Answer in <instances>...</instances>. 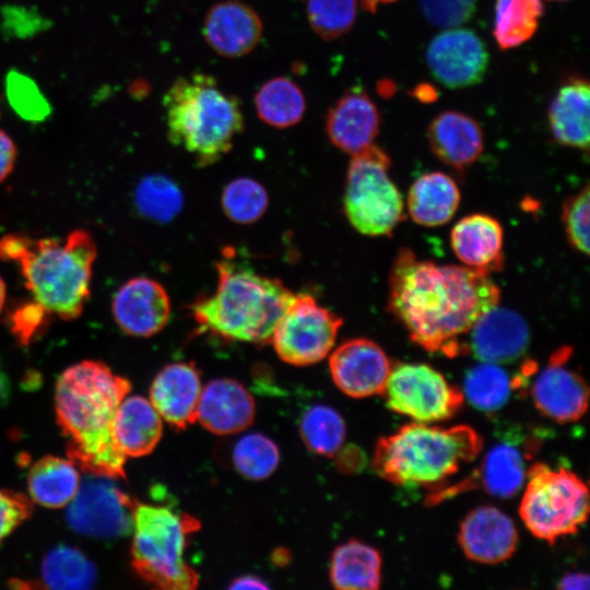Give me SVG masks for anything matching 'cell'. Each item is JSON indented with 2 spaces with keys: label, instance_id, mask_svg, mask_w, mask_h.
<instances>
[{
  "label": "cell",
  "instance_id": "13",
  "mask_svg": "<svg viewBox=\"0 0 590 590\" xmlns=\"http://www.w3.org/2000/svg\"><path fill=\"white\" fill-rule=\"evenodd\" d=\"M488 59L481 37L467 28H447L429 42L425 51L430 73L449 88L468 87L481 82Z\"/></svg>",
  "mask_w": 590,
  "mask_h": 590
},
{
  "label": "cell",
  "instance_id": "32",
  "mask_svg": "<svg viewBox=\"0 0 590 590\" xmlns=\"http://www.w3.org/2000/svg\"><path fill=\"white\" fill-rule=\"evenodd\" d=\"M258 117L275 128H288L300 121L306 101L300 87L286 76H276L260 86L255 95Z\"/></svg>",
  "mask_w": 590,
  "mask_h": 590
},
{
  "label": "cell",
  "instance_id": "3",
  "mask_svg": "<svg viewBox=\"0 0 590 590\" xmlns=\"http://www.w3.org/2000/svg\"><path fill=\"white\" fill-rule=\"evenodd\" d=\"M96 255V245L84 229L63 238L23 234L0 238V261L15 262L34 299L67 321L78 319L90 298Z\"/></svg>",
  "mask_w": 590,
  "mask_h": 590
},
{
  "label": "cell",
  "instance_id": "50",
  "mask_svg": "<svg viewBox=\"0 0 590 590\" xmlns=\"http://www.w3.org/2000/svg\"><path fill=\"white\" fill-rule=\"evenodd\" d=\"M393 1H396V0H361L364 8L367 9L368 11H371V12H374L376 10L378 4L393 2Z\"/></svg>",
  "mask_w": 590,
  "mask_h": 590
},
{
  "label": "cell",
  "instance_id": "42",
  "mask_svg": "<svg viewBox=\"0 0 590 590\" xmlns=\"http://www.w3.org/2000/svg\"><path fill=\"white\" fill-rule=\"evenodd\" d=\"M589 186L586 185L563 204L562 219L568 241L574 249L589 253Z\"/></svg>",
  "mask_w": 590,
  "mask_h": 590
},
{
  "label": "cell",
  "instance_id": "24",
  "mask_svg": "<svg viewBox=\"0 0 590 590\" xmlns=\"http://www.w3.org/2000/svg\"><path fill=\"white\" fill-rule=\"evenodd\" d=\"M427 139L435 156L457 169L473 164L484 146L483 132L477 121L456 110L438 114L427 128Z\"/></svg>",
  "mask_w": 590,
  "mask_h": 590
},
{
  "label": "cell",
  "instance_id": "18",
  "mask_svg": "<svg viewBox=\"0 0 590 590\" xmlns=\"http://www.w3.org/2000/svg\"><path fill=\"white\" fill-rule=\"evenodd\" d=\"M458 541L468 558L493 565L512 556L518 534L506 514L493 506H482L463 519Z\"/></svg>",
  "mask_w": 590,
  "mask_h": 590
},
{
  "label": "cell",
  "instance_id": "28",
  "mask_svg": "<svg viewBox=\"0 0 590 590\" xmlns=\"http://www.w3.org/2000/svg\"><path fill=\"white\" fill-rule=\"evenodd\" d=\"M527 476L524 456L510 441H504L492 447L484 457L475 476L469 479L460 487L479 485L486 493L508 498L515 496L524 484Z\"/></svg>",
  "mask_w": 590,
  "mask_h": 590
},
{
  "label": "cell",
  "instance_id": "22",
  "mask_svg": "<svg viewBox=\"0 0 590 590\" xmlns=\"http://www.w3.org/2000/svg\"><path fill=\"white\" fill-rule=\"evenodd\" d=\"M255 417V401L237 380L221 378L202 387L197 421L216 435H231L246 429Z\"/></svg>",
  "mask_w": 590,
  "mask_h": 590
},
{
  "label": "cell",
  "instance_id": "46",
  "mask_svg": "<svg viewBox=\"0 0 590 590\" xmlns=\"http://www.w3.org/2000/svg\"><path fill=\"white\" fill-rule=\"evenodd\" d=\"M16 146L4 131L0 130V182L12 172L16 160Z\"/></svg>",
  "mask_w": 590,
  "mask_h": 590
},
{
  "label": "cell",
  "instance_id": "19",
  "mask_svg": "<svg viewBox=\"0 0 590 590\" xmlns=\"http://www.w3.org/2000/svg\"><path fill=\"white\" fill-rule=\"evenodd\" d=\"M202 391L199 370L193 363L166 365L153 379L150 401L162 420L182 429L197 421Z\"/></svg>",
  "mask_w": 590,
  "mask_h": 590
},
{
  "label": "cell",
  "instance_id": "20",
  "mask_svg": "<svg viewBox=\"0 0 590 590\" xmlns=\"http://www.w3.org/2000/svg\"><path fill=\"white\" fill-rule=\"evenodd\" d=\"M380 127L378 107L362 90L345 92L329 109L326 131L333 145L354 154L373 144Z\"/></svg>",
  "mask_w": 590,
  "mask_h": 590
},
{
  "label": "cell",
  "instance_id": "27",
  "mask_svg": "<svg viewBox=\"0 0 590 590\" xmlns=\"http://www.w3.org/2000/svg\"><path fill=\"white\" fill-rule=\"evenodd\" d=\"M460 203V191L451 177L440 172L418 177L408 194V210L412 220L423 226L446 224Z\"/></svg>",
  "mask_w": 590,
  "mask_h": 590
},
{
  "label": "cell",
  "instance_id": "5",
  "mask_svg": "<svg viewBox=\"0 0 590 590\" xmlns=\"http://www.w3.org/2000/svg\"><path fill=\"white\" fill-rule=\"evenodd\" d=\"M482 447V437L468 425L445 428L416 422L380 438L371 464L394 485L440 489Z\"/></svg>",
  "mask_w": 590,
  "mask_h": 590
},
{
  "label": "cell",
  "instance_id": "40",
  "mask_svg": "<svg viewBox=\"0 0 590 590\" xmlns=\"http://www.w3.org/2000/svg\"><path fill=\"white\" fill-rule=\"evenodd\" d=\"M5 92L11 107L25 120L43 121L51 113L48 99L36 83L16 70L7 74Z\"/></svg>",
  "mask_w": 590,
  "mask_h": 590
},
{
  "label": "cell",
  "instance_id": "10",
  "mask_svg": "<svg viewBox=\"0 0 590 590\" xmlns=\"http://www.w3.org/2000/svg\"><path fill=\"white\" fill-rule=\"evenodd\" d=\"M342 322L341 317L318 304L312 295L295 293L270 343L283 362L312 365L330 354Z\"/></svg>",
  "mask_w": 590,
  "mask_h": 590
},
{
  "label": "cell",
  "instance_id": "21",
  "mask_svg": "<svg viewBox=\"0 0 590 590\" xmlns=\"http://www.w3.org/2000/svg\"><path fill=\"white\" fill-rule=\"evenodd\" d=\"M206 43L221 56L238 58L250 52L262 35L259 15L247 4L225 0L211 7L204 19Z\"/></svg>",
  "mask_w": 590,
  "mask_h": 590
},
{
  "label": "cell",
  "instance_id": "49",
  "mask_svg": "<svg viewBox=\"0 0 590 590\" xmlns=\"http://www.w3.org/2000/svg\"><path fill=\"white\" fill-rule=\"evenodd\" d=\"M9 393H10L9 379L3 370V367L0 361V406L3 405L4 402L8 400Z\"/></svg>",
  "mask_w": 590,
  "mask_h": 590
},
{
  "label": "cell",
  "instance_id": "15",
  "mask_svg": "<svg viewBox=\"0 0 590 590\" xmlns=\"http://www.w3.org/2000/svg\"><path fill=\"white\" fill-rule=\"evenodd\" d=\"M118 327L138 338H149L162 331L170 318V300L157 281L138 276L123 283L111 303Z\"/></svg>",
  "mask_w": 590,
  "mask_h": 590
},
{
  "label": "cell",
  "instance_id": "36",
  "mask_svg": "<svg viewBox=\"0 0 590 590\" xmlns=\"http://www.w3.org/2000/svg\"><path fill=\"white\" fill-rule=\"evenodd\" d=\"M134 203L143 216L155 222L166 223L180 212L184 196L170 178L154 174L144 177L138 184Z\"/></svg>",
  "mask_w": 590,
  "mask_h": 590
},
{
  "label": "cell",
  "instance_id": "41",
  "mask_svg": "<svg viewBox=\"0 0 590 590\" xmlns=\"http://www.w3.org/2000/svg\"><path fill=\"white\" fill-rule=\"evenodd\" d=\"M52 312L43 304L24 300L8 311L7 324L21 346H28L48 329Z\"/></svg>",
  "mask_w": 590,
  "mask_h": 590
},
{
  "label": "cell",
  "instance_id": "38",
  "mask_svg": "<svg viewBox=\"0 0 590 590\" xmlns=\"http://www.w3.org/2000/svg\"><path fill=\"white\" fill-rule=\"evenodd\" d=\"M264 187L251 178H236L228 182L222 193V208L226 216L238 224L259 220L268 208Z\"/></svg>",
  "mask_w": 590,
  "mask_h": 590
},
{
  "label": "cell",
  "instance_id": "16",
  "mask_svg": "<svg viewBox=\"0 0 590 590\" xmlns=\"http://www.w3.org/2000/svg\"><path fill=\"white\" fill-rule=\"evenodd\" d=\"M569 356L567 347L554 354L531 388L536 409L557 423L576 422L588 409L589 392L585 380L565 366Z\"/></svg>",
  "mask_w": 590,
  "mask_h": 590
},
{
  "label": "cell",
  "instance_id": "37",
  "mask_svg": "<svg viewBox=\"0 0 590 590\" xmlns=\"http://www.w3.org/2000/svg\"><path fill=\"white\" fill-rule=\"evenodd\" d=\"M280 452L275 442L261 433L243 435L233 448L235 469L246 479L263 480L278 468Z\"/></svg>",
  "mask_w": 590,
  "mask_h": 590
},
{
  "label": "cell",
  "instance_id": "29",
  "mask_svg": "<svg viewBox=\"0 0 590 590\" xmlns=\"http://www.w3.org/2000/svg\"><path fill=\"white\" fill-rule=\"evenodd\" d=\"M330 581L340 590H375L381 581V556L374 547L350 540L332 553Z\"/></svg>",
  "mask_w": 590,
  "mask_h": 590
},
{
  "label": "cell",
  "instance_id": "47",
  "mask_svg": "<svg viewBox=\"0 0 590 590\" xmlns=\"http://www.w3.org/2000/svg\"><path fill=\"white\" fill-rule=\"evenodd\" d=\"M559 589H589V577L583 573H571L566 575L558 585Z\"/></svg>",
  "mask_w": 590,
  "mask_h": 590
},
{
  "label": "cell",
  "instance_id": "25",
  "mask_svg": "<svg viewBox=\"0 0 590 590\" xmlns=\"http://www.w3.org/2000/svg\"><path fill=\"white\" fill-rule=\"evenodd\" d=\"M162 430V417L149 399L127 394L121 400L113 421V437L125 457L150 453L158 444Z\"/></svg>",
  "mask_w": 590,
  "mask_h": 590
},
{
  "label": "cell",
  "instance_id": "9",
  "mask_svg": "<svg viewBox=\"0 0 590 590\" xmlns=\"http://www.w3.org/2000/svg\"><path fill=\"white\" fill-rule=\"evenodd\" d=\"M391 161L375 144L352 154L349 164L344 212L361 234L388 236L403 219L402 196L389 176Z\"/></svg>",
  "mask_w": 590,
  "mask_h": 590
},
{
  "label": "cell",
  "instance_id": "33",
  "mask_svg": "<svg viewBox=\"0 0 590 590\" xmlns=\"http://www.w3.org/2000/svg\"><path fill=\"white\" fill-rule=\"evenodd\" d=\"M543 12L542 0H496L493 35L498 47L511 49L529 40Z\"/></svg>",
  "mask_w": 590,
  "mask_h": 590
},
{
  "label": "cell",
  "instance_id": "48",
  "mask_svg": "<svg viewBox=\"0 0 590 590\" xmlns=\"http://www.w3.org/2000/svg\"><path fill=\"white\" fill-rule=\"evenodd\" d=\"M232 589H266L268 585L260 578L255 576H244L234 580L231 583Z\"/></svg>",
  "mask_w": 590,
  "mask_h": 590
},
{
  "label": "cell",
  "instance_id": "4",
  "mask_svg": "<svg viewBox=\"0 0 590 590\" xmlns=\"http://www.w3.org/2000/svg\"><path fill=\"white\" fill-rule=\"evenodd\" d=\"M216 270L214 293L190 305L199 329L228 341L270 343L295 293L280 280L259 274L231 256L224 255Z\"/></svg>",
  "mask_w": 590,
  "mask_h": 590
},
{
  "label": "cell",
  "instance_id": "45",
  "mask_svg": "<svg viewBox=\"0 0 590 590\" xmlns=\"http://www.w3.org/2000/svg\"><path fill=\"white\" fill-rule=\"evenodd\" d=\"M42 17L36 13H31L30 11L15 8V7H5L3 11V22L5 31H12L16 36H26L32 35L34 32L40 28V25L45 23L42 22Z\"/></svg>",
  "mask_w": 590,
  "mask_h": 590
},
{
  "label": "cell",
  "instance_id": "8",
  "mask_svg": "<svg viewBox=\"0 0 590 590\" xmlns=\"http://www.w3.org/2000/svg\"><path fill=\"white\" fill-rule=\"evenodd\" d=\"M528 483L519 515L527 529L550 544L575 534L589 514V491L574 472L534 463L527 471Z\"/></svg>",
  "mask_w": 590,
  "mask_h": 590
},
{
  "label": "cell",
  "instance_id": "26",
  "mask_svg": "<svg viewBox=\"0 0 590 590\" xmlns=\"http://www.w3.org/2000/svg\"><path fill=\"white\" fill-rule=\"evenodd\" d=\"M589 82L571 78L563 84L548 108V122L555 140L569 148L588 151L589 148Z\"/></svg>",
  "mask_w": 590,
  "mask_h": 590
},
{
  "label": "cell",
  "instance_id": "51",
  "mask_svg": "<svg viewBox=\"0 0 590 590\" xmlns=\"http://www.w3.org/2000/svg\"><path fill=\"white\" fill-rule=\"evenodd\" d=\"M5 295H7V287L4 281L0 276V314L3 309V305L5 302Z\"/></svg>",
  "mask_w": 590,
  "mask_h": 590
},
{
  "label": "cell",
  "instance_id": "11",
  "mask_svg": "<svg viewBox=\"0 0 590 590\" xmlns=\"http://www.w3.org/2000/svg\"><path fill=\"white\" fill-rule=\"evenodd\" d=\"M387 406L420 423L445 421L462 406L464 397L439 371L425 364L391 367L381 392Z\"/></svg>",
  "mask_w": 590,
  "mask_h": 590
},
{
  "label": "cell",
  "instance_id": "52",
  "mask_svg": "<svg viewBox=\"0 0 590 590\" xmlns=\"http://www.w3.org/2000/svg\"><path fill=\"white\" fill-rule=\"evenodd\" d=\"M552 1H559V2H562V1H566V0H552Z\"/></svg>",
  "mask_w": 590,
  "mask_h": 590
},
{
  "label": "cell",
  "instance_id": "31",
  "mask_svg": "<svg viewBox=\"0 0 590 590\" xmlns=\"http://www.w3.org/2000/svg\"><path fill=\"white\" fill-rule=\"evenodd\" d=\"M97 580L93 562L78 547L58 545L43 559L40 583L56 590L91 589Z\"/></svg>",
  "mask_w": 590,
  "mask_h": 590
},
{
  "label": "cell",
  "instance_id": "1",
  "mask_svg": "<svg viewBox=\"0 0 590 590\" xmlns=\"http://www.w3.org/2000/svg\"><path fill=\"white\" fill-rule=\"evenodd\" d=\"M500 291L489 274L461 266L418 260L400 249L389 276V310L425 351L459 354V338L498 305Z\"/></svg>",
  "mask_w": 590,
  "mask_h": 590
},
{
  "label": "cell",
  "instance_id": "35",
  "mask_svg": "<svg viewBox=\"0 0 590 590\" xmlns=\"http://www.w3.org/2000/svg\"><path fill=\"white\" fill-rule=\"evenodd\" d=\"M299 428L308 449L322 456L334 455L345 438L342 416L331 406L323 404L310 406L303 414Z\"/></svg>",
  "mask_w": 590,
  "mask_h": 590
},
{
  "label": "cell",
  "instance_id": "2",
  "mask_svg": "<svg viewBox=\"0 0 590 590\" xmlns=\"http://www.w3.org/2000/svg\"><path fill=\"white\" fill-rule=\"evenodd\" d=\"M131 389L98 361H83L63 370L56 382L55 408L70 459L88 474L125 477L126 457L113 437V421Z\"/></svg>",
  "mask_w": 590,
  "mask_h": 590
},
{
  "label": "cell",
  "instance_id": "23",
  "mask_svg": "<svg viewBox=\"0 0 590 590\" xmlns=\"http://www.w3.org/2000/svg\"><path fill=\"white\" fill-rule=\"evenodd\" d=\"M450 244L465 267L489 274L504 266L503 227L487 214L462 217L451 231Z\"/></svg>",
  "mask_w": 590,
  "mask_h": 590
},
{
  "label": "cell",
  "instance_id": "34",
  "mask_svg": "<svg viewBox=\"0 0 590 590\" xmlns=\"http://www.w3.org/2000/svg\"><path fill=\"white\" fill-rule=\"evenodd\" d=\"M514 380L498 364L482 362L468 370L463 397L476 409L492 412L507 403Z\"/></svg>",
  "mask_w": 590,
  "mask_h": 590
},
{
  "label": "cell",
  "instance_id": "39",
  "mask_svg": "<svg viewBox=\"0 0 590 590\" xmlns=\"http://www.w3.org/2000/svg\"><path fill=\"white\" fill-rule=\"evenodd\" d=\"M307 17L323 39H335L349 32L356 17V0H308Z\"/></svg>",
  "mask_w": 590,
  "mask_h": 590
},
{
  "label": "cell",
  "instance_id": "14",
  "mask_svg": "<svg viewBox=\"0 0 590 590\" xmlns=\"http://www.w3.org/2000/svg\"><path fill=\"white\" fill-rule=\"evenodd\" d=\"M330 353V374L343 393L352 398L381 394L392 365L377 343L364 338L351 339Z\"/></svg>",
  "mask_w": 590,
  "mask_h": 590
},
{
  "label": "cell",
  "instance_id": "43",
  "mask_svg": "<svg viewBox=\"0 0 590 590\" xmlns=\"http://www.w3.org/2000/svg\"><path fill=\"white\" fill-rule=\"evenodd\" d=\"M424 17L442 28L458 27L472 17L476 0H417Z\"/></svg>",
  "mask_w": 590,
  "mask_h": 590
},
{
  "label": "cell",
  "instance_id": "12",
  "mask_svg": "<svg viewBox=\"0 0 590 590\" xmlns=\"http://www.w3.org/2000/svg\"><path fill=\"white\" fill-rule=\"evenodd\" d=\"M115 477L90 474L68 504L66 518L76 533L95 539H117L132 531L135 503Z\"/></svg>",
  "mask_w": 590,
  "mask_h": 590
},
{
  "label": "cell",
  "instance_id": "7",
  "mask_svg": "<svg viewBox=\"0 0 590 590\" xmlns=\"http://www.w3.org/2000/svg\"><path fill=\"white\" fill-rule=\"evenodd\" d=\"M199 521L168 506L135 503L133 508L132 566L146 582L165 590H191L197 573L185 560L188 538Z\"/></svg>",
  "mask_w": 590,
  "mask_h": 590
},
{
  "label": "cell",
  "instance_id": "17",
  "mask_svg": "<svg viewBox=\"0 0 590 590\" xmlns=\"http://www.w3.org/2000/svg\"><path fill=\"white\" fill-rule=\"evenodd\" d=\"M469 350L481 362L507 364L519 359L529 346L524 319L515 310L494 306L469 330Z\"/></svg>",
  "mask_w": 590,
  "mask_h": 590
},
{
  "label": "cell",
  "instance_id": "30",
  "mask_svg": "<svg viewBox=\"0 0 590 590\" xmlns=\"http://www.w3.org/2000/svg\"><path fill=\"white\" fill-rule=\"evenodd\" d=\"M76 464L70 459L47 456L30 469L27 487L33 502L48 508L67 506L80 486Z\"/></svg>",
  "mask_w": 590,
  "mask_h": 590
},
{
  "label": "cell",
  "instance_id": "6",
  "mask_svg": "<svg viewBox=\"0 0 590 590\" xmlns=\"http://www.w3.org/2000/svg\"><path fill=\"white\" fill-rule=\"evenodd\" d=\"M163 105L169 141L190 153L200 167L219 162L244 130L238 99L209 74L179 76Z\"/></svg>",
  "mask_w": 590,
  "mask_h": 590
},
{
  "label": "cell",
  "instance_id": "44",
  "mask_svg": "<svg viewBox=\"0 0 590 590\" xmlns=\"http://www.w3.org/2000/svg\"><path fill=\"white\" fill-rule=\"evenodd\" d=\"M32 514L25 495L0 488V543Z\"/></svg>",
  "mask_w": 590,
  "mask_h": 590
}]
</instances>
